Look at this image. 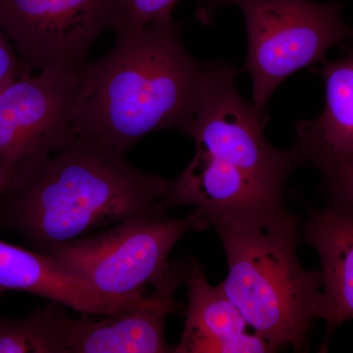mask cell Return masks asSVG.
Instances as JSON below:
<instances>
[{
  "label": "cell",
  "mask_w": 353,
  "mask_h": 353,
  "mask_svg": "<svg viewBox=\"0 0 353 353\" xmlns=\"http://www.w3.org/2000/svg\"><path fill=\"white\" fill-rule=\"evenodd\" d=\"M189 264L170 263L152 285L146 303L108 314L101 321L87 317L72 319L63 308L61 326L66 352H174L165 338V320L178 310L175 294L185 283Z\"/></svg>",
  "instance_id": "9"
},
{
  "label": "cell",
  "mask_w": 353,
  "mask_h": 353,
  "mask_svg": "<svg viewBox=\"0 0 353 353\" xmlns=\"http://www.w3.org/2000/svg\"><path fill=\"white\" fill-rule=\"evenodd\" d=\"M245 16L248 38L243 70L252 80V104L265 115L272 94L299 70L323 63L327 53L352 38L341 2L232 0Z\"/></svg>",
  "instance_id": "5"
},
{
  "label": "cell",
  "mask_w": 353,
  "mask_h": 353,
  "mask_svg": "<svg viewBox=\"0 0 353 353\" xmlns=\"http://www.w3.org/2000/svg\"><path fill=\"white\" fill-rule=\"evenodd\" d=\"M303 232L304 243L321 259L320 319L326 322L329 338L353 319V209L334 203L322 210L310 208Z\"/></svg>",
  "instance_id": "12"
},
{
  "label": "cell",
  "mask_w": 353,
  "mask_h": 353,
  "mask_svg": "<svg viewBox=\"0 0 353 353\" xmlns=\"http://www.w3.org/2000/svg\"><path fill=\"white\" fill-rule=\"evenodd\" d=\"M301 157L321 173L329 203L353 209V153L314 152Z\"/></svg>",
  "instance_id": "15"
},
{
  "label": "cell",
  "mask_w": 353,
  "mask_h": 353,
  "mask_svg": "<svg viewBox=\"0 0 353 353\" xmlns=\"http://www.w3.org/2000/svg\"><path fill=\"white\" fill-rule=\"evenodd\" d=\"M343 57L323 62L326 105L319 117L297 125L296 150L353 153V37L341 43Z\"/></svg>",
  "instance_id": "13"
},
{
  "label": "cell",
  "mask_w": 353,
  "mask_h": 353,
  "mask_svg": "<svg viewBox=\"0 0 353 353\" xmlns=\"http://www.w3.org/2000/svg\"><path fill=\"white\" fill-rule=\"evenodd\" d=\"M79 72L44 69L0 90V172L7 185L26 167L76 141Z\"/></svg>",
  "instance_id": "8"
},
{
  "label": "cell",
  "mask_w": 353,
  "mask_h": 353,
  "mask_svg": "<svg viewBox=\"0 0 353 353\" xmlns=\"http://www.w3.org/2000/svg\"><path fill=\"white\" fill-rule=\"evenodd\" d=\"M116 34L113 48L79 72L77 138L124 154L152 132L187 134L205 63L185 48L180 26L169 15Z\"/></svg>",
  "instance_id": "1"
},
{
  "label": "cell",
  "mask_w": 353,
  "mask_h": 353,
  "mask_svg": "<svg viewBox=\"0 0 353 353\" xmlns=\"http://www.w3.org/2000/svg\"><path fill=\"white\" fill-rule=\"evenodd\" d=\"M202 1L208 6H217V4L231 3L232 0H202Z\"/></svg>",
  "instance_id": "18"
},
{
  "label": "cell",
  "mask_w": 353,
  "mask_h": 353,
  "mask_svg": "<svg viewBox=\"0 0 353 353\" xmlns=\"http://www.w3.org/2000/svg\"><path fill=\"white\" fill-rule=\"evenodd\" d=\"M201 230L196 211L185 218L153 211L41 253L101 296L129 301L145 296V288L164 275L185 234Z\"/></svg>",
  "instance_id": "4"
},
{
  "label": "cell",
  "mask_w": 353,
  "mask_h": 353,
  "mask_svg": "<svg viewBox=\"0 0 353 353\" xmlns=\"http://www.w3.org/2000/svg\"><path fill=\"white\" fill-rule=\"evenodd\" d=\"M166 188L122 153L78 137L11 179L0 196V223L43 252L97 228L167 211Z\"/></svg>",
  "instance_id": "2"
},
{
  "label": "cell",
  "mask_w": 353,
  "mask_h": 353,
  "mask_svg": "<svg viewBox=\"0 0 353 353\" xmlns=\"http://www.w3.org/2000/svg\"><path fill=\"white\" fill-rule=\"evenodd\" d=\"M62 310L51 303L25 317H0V353H67Z\"/></svg>",
  "instance_id": "14"
},
{
  "label": "cell",
  "mask_w": 353,
  "mask_h": 353,
  "mask_svg": "<svg viewBox=\"0 0 353 353\" xmlns=\"http://www.w3.org/2000/svg\"><path fill=\"white\" fill-rule=\"evenodd\" d=\"M23 76L26 75L19 57L0 26V90Z\"/></svg>",
  "instance_id": "17"
},
{
  "label": "cell",
  "mask_w": 353,
  "mask_h": 353,
  "mask_svg": "<svg viewBox=\"0 0 353 353\" xmlns=\"http://www.w3.org/2000/svg\"><path fill=\"white\" fill-rule=\"evenodd\" d=\"M121 19V0H0V26L25 75L82 68L94 41L117 32Z\"/></svg>",
  "instance_id": "7"
},
{
  "label": "cell",
  "mask_w": 353,
  "mask_h": 353,
  "mask_svg": "<svg viewBox=\"0 0 353 353\" xmlns=\"http://www.w3.org/2000/svg\"><path fill=\"white\" fill-rule=\"evenodd\" d=\"M6 188L7 182L6 178H4L3 175L1 174V172H0V196H1V194H3Z\"/></svg>",
  "instance_id": "19"
},
{
  "label": "cell",
  "mask_w": 353,
  "mask_h": 353,
  "mask_svg": "<svg viewBox=\"0 0 353 353\" xmlns=\"http://www.w3.org/2000/svg\"><path fill=\"white\" fill-rule=\"evenodd\" d=\"M236 77L230 65L205 64L196 113L185 136L194 139L196 152L221 168L284 197L288 179L303 163V157L296 148L285 152L267 141L266 116L243 99Z\"/></svg>",
  "instance_id": "6"
},
{
  "label": "cell",
  "mask_w": 353,
  "mask_h": 353,
  "mask_svg": "<svg viewBox=\"0 0 353 353\" xmlns=\"http://www.w3.org/2000/svg\"><path fill=\"white\" fill-rule=\"evenodd\" d=\"M20 290L90 315H108L146 303L108 299L58 266L43 253L0 241V296Z\"/></svg>",
  "instance_id": "11"
},
{
  "label": "cell",
  "mask_w": 353,
  "mask_h": 353,
  "mask_svg": "<svg viewBox=\"0 0 353 353\" xmlns=\"http://www.w3.org/2000/svg\"><path fill=\"white\" fill-rule=\"evenodd\" d=\"M185 284L188 305L181 340L175 353L273 352L250 328L221 285H212L201 262H190Z\"/></svg>",
  "instance_id": "10"
},
{
  "label": "cell",
  "mask_w": 353,
  "mask_h": 353,
  "mask_svg": "<svg viewBox=\"0 0 353 353\" xmlns=\"http://www.w3.org/2000/svg\"><path fill=\"white\" fill-rule=\"evenodd\" d=\"M212 227L226 253L228 273L220 284L226 296L273 352H301L321 315L322 276L297 257L296 216L284 208Z\"/></svg>",
  "instance_id": "3"
},
{
  "label": "cell",
  "mask_w": 353,
  "mask_h": 353,
  "mask_svg": "<svg viewBox=\"0 0 353 353\" xmlns=\"http://www.w3.org/2000/svg\"><path fill=\"white\" fill-rule=\"evenodd\" d=\"M179 1L180 0H121L122 19L117 32L143 29L153 21L172 15Z\"/></svg>",
  "instance_id": "16"
}]
</instances>
